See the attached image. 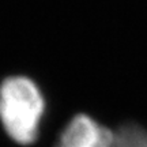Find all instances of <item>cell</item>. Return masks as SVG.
<instances>
[{"instance_id":"1","label":"cell","mask_w":147,"mask_h":147,"mask_svg":"<svg viewBox=\"0 0 147 147\" xmlns=\"http://www.w3.org/2000/svg\"><path fill=\"white\" fill-rule=\"evenodd\" d=\"M44 110V97L32 79L11 76L0 84V121L14 142L36 140Z\"/></svg>"},{"instance_id":"2","label":"cell","mask_w":147,"mask_h":147,"mask_svg":"<svg viewBox=\"0 0 147 147\" xmlns=\"http://www.w3.org/2000/svg\"><path fill=\"white\" fill-rule=\"evenodd\" d=\"M115 132L91 117L79 115L69 121L56 147H113Z\"/></svg>"},{"instance_id":"3","label":"cell","mask_w":147,"mask_h":147,"mask_svg":"<svg viewBox=\"0 0 147 147\" xmlns=\"http://www.w3.org/2000/svg\"><path fill=\"white\" fill-rule=\"evenodd\" d=\"M113 147H147V131L138 125L123 127L115 132Z\"/></svg>"}]
</instances>
